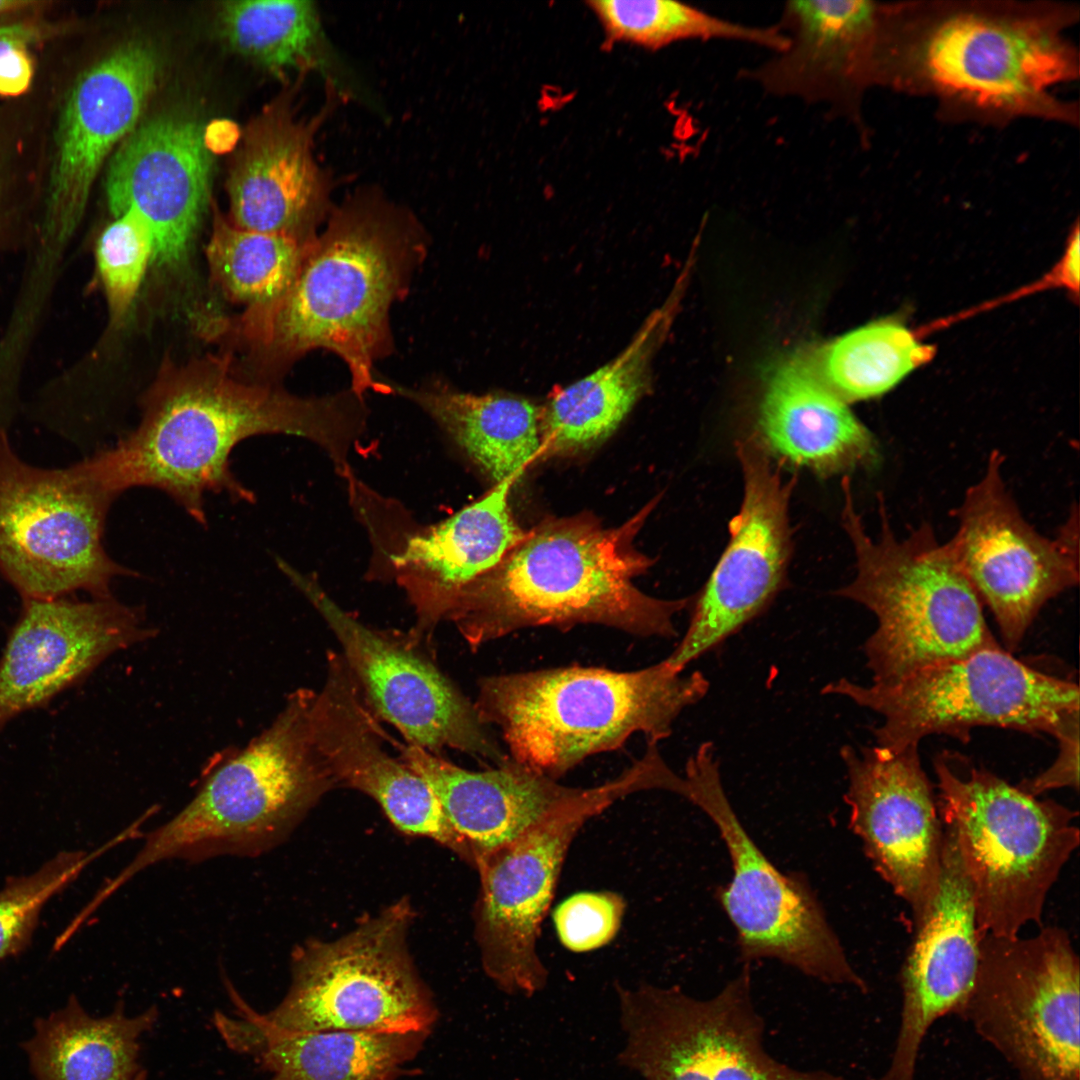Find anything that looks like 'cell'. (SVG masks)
<instances>
[{
	"instance_id": "cell-44",
	"label": "cell",
	"mask_w": 1080,
	"mask_h": 1080,
	"mask_svg": "<svg viewBox=\"0 0 1080 1080\" xmlns=\"http://www.w3.org/2000/svg\"><path fill=\"white\" fill-rule=\"evenodd\" d=\"M29 32L20 26H0V36L17 35L25 37Z\"/></svg>"
},
{
	"instance_id": "cell-24",
	"label": "cell",
	"mask_w": 1080,
	"mask_h": 1080,
	"mask_svg": "<svg viewBox=\"0 0 1080 1080\" xmlns=\"http://www.w3.org/2000/svg\"><path fill=\"white\" fill-rule=\"evenodd\" d=\"M915 926L900 972L902 999L895 1046L888 1068L873 1080H915L928 1031L940 1018L959 1013L975 983L983 937L970 883L954 835L946 826L938 886Z\"/></svg>"
},
{
	"instance_id": "cell-30",
	"label": "cell",
	"mask_w": 1080,
	"mask_h": 1080,
	"mask_svg": "<svg viewBox=\"0 0 1080 1080\" xmlns=\"http://www.w3.org/2000/svg\"><path fill=\"white\" fill-rule=\"evenodd\" d=\"M758 425L767 452L820 476L879 463L873 434L802 357L785 362L769 379Z\"/></svg>"
},
{
	"instance_id": "cell-7",
	"label": "cell",
	"mask_w": 1080,
	"mask_h": 1080,
	"mask_svg": "<svg viewBox=\"0 0 1080 1080\" xmlns=\"http://www.w3.org/2000/svg\"><path fill=\"white\" fill-rule=\"evenodd\" d=\"M934 771L940 817L954 835L982 937L1041 926L1047 896L1079 845L1078 813L956 753L937 755Z\"/></svg>"
},
{
	"instance_id": "cell-11",
	"label": "cell",
	"mask_w": 1080,
	"mask_h": 1080,
	"mask_svg": "<svg viewBox=\"0 0 1080 1080\" xmlns=\"http://www.w3.org/2000/svg\"><path fill=\"white\" fill-rule=\"evenodd\" d=\"M656 783L652 764L640 758L615 778L583 788L575 799L477 862L475 937L483 969L501 991L530 997L547 984L538 938L580 829L616 801L654 790Z\"/></svg>"
},
{
	"instance_id": "cell-42",
	"label": "cell",
	"mask_w": 1080,
	"mask_h": 1080,
	"mask_svg": "<svg viewBox=\"0 0 1080 1080\" xmlns=\"http://www.w3.org/2000/svg\"><path fill=\"white\" fill-rule=\"evenodd\" d=\"M32 77L33 64L24 37L0 36V95L15 97L23 94Z\"/></svg>"
},
{
	"instance_id": "cell-36",
	"label": "cell",
	"mask_w": 1080,
	"mask_h": 1080,
	"mask_svg": "<svg viewBox=\"0 0 1080 1080\" xmlns=\"http://www.w3.org/2000/svg\"><path fill=\"white\" fill-rule=\"evenodd\" d=\"M218 23L233 49L278 76L320 65L325 56L311 1H228Z\"/></svg>"
},
{
	"instance_id": "cell-3",
	"label": "cell",
	"mask_w": 1080,
	"mask_h": 1080,
	"mask_svg": "<svg viewBox=\"0 0 1080 1080\" xmlns=\"http://www.w3.org/2000/svg\"><path fill=\"white\" fill-rule=\"evenodd\" d=\"M654 505L615 528L587 515L543 521L459 591L445 620L472 649L539 626L598 624L641 637L677 636L673 618L692 599L655 598L632 581L652 563L633 539Z\"/></svg>"
},
{
	"instance_id": "cell-40",
	"label": "cell",
	"mask_w": 1080,
	"mask_h": 1080,
	"mask_svg": "<svg viewBox=\"0 0 1080 1080\" xmlns=\"http://www.w3.org/2000/svg\"><path fill=\"white\" fill-rule=\"evenodd\" d=\"M625 907L624 898L612 891H583L567 897L553 911L561 945L583 953L609 944L620 929Z\"/></svg>"
},
{
	"instance_id": "cell-6",
	"label": "cell",
	"mask_w": 1080,
	"mask_h": 1080,
	"mask_svg": "<svg viewBox=\"0 0 1080 1080\" xmlns=\"http://www.w3.org/2000/svg\"><path fill=\"white\" fill-rule=\"evenodd\" d=\"M842 525L856 556V576L836 594L869 609L877 627L864 644L873 683H893L923 667L999 645L983 605L932 528L897 538L879 497L881 531L871 538L842 481Z\"/></svg>"
},
{
	"instance_id": "cell-31",
	"label": "cell",
	"mask_w": 1080,
	"mask_h": 1080,
	"mask_svg": "<svg viewBox=\"0 0 1080 1080\" xmlns=\"http://www.w3.org/2000/svg\"><path fill=\"white\" fill-rule=\"evenodd\" d=\"M382 381L387 394L430 416L494 484L519 477L541 456V408L526 398L463 392L441 379L419 386Z\"/></svg>"
},
{
	"instance_id": "cell-26",
	"label": "cell",
	"mask_w": 1080,
	"mask_h": 1080,
	"mask_svg": "<svg viewBox=\"0 0 1080 1080\" xmlns=\"http://www.w3.org/2000/svg\"><path fill=\"white\" fill-rule=\"evenodd\" d=\"M315 127L296 118L289 95L248 124L227 179L231 223L303 243L317 237L331 209L328 179L313 157Z\"/></svg>"
},
{
	"instance_id": "cell-2",
	"label": "cell",
	"mask_w": 1080,
	"mask_h": 1080,
	"mask_svg": "<svg viewBox=\"0 0 1080 1080\" xmlns=\"http://www.w3.org/2000/svg\"><path fill=\"white\" fill-rule=\"evenodd\" d=\"M427 240L408 211L376 193L331 210L279 300L248 307L241 335L271 363L288 365L322 348L347 365L351 389L384 392L376 361L392 351L389 314L408 292Z\"/></svg>"
},
{
	"instance_id": "cell-9",
	"label": "cell",
	"mask_w": 1080,
	"mask_h": 1080,
	"mask_svg": "<svg viewBox=\"0 0 1080 1080\" xmlns=\"http://www.w3.org/2000/svg\"><path fill=\"white\" fill-rule=\"evenodd\" d=\"M118 496L93 455L64 468L38 467L0 430V574L22 600L77 591L107 598L114 579L136 574L104 547Z\"/></svg>"
},
{
	"instance_id": "cell-20",
	"label": "cell",
	"mask_w": 1080,
	"mask_h": 1080,
	"mask_svg": "<svg viewBox=\"0 0 1080 1080\" xmlns=\"http://www.w3.org/2000/svg\"><path fill=\"white\" fill-rule=\"evenodd\" d=\"M155 633L139 608L113 596L22 600L0 657V732Z\"/></svg>"
},
{
	"instance_id": "cell-23",
	"label": "cell",
	"mask_w": 1080,
	"mask_h": 1080,
	"mask_svg": "<svg viewBox=\"0 0 1080 1080\" xmlns=\"http://www.w3.org/2000/svg\"><path fill=\"white\" fill-rule=\"evenodd\" d=\"M890 9L872 1L785 3L778 25L787 47L745 74L766 92L854 116L882 81Z\"/></svg>"
},
{
	"instance_id": "cell-29",
	"label": "cell",
	"mask_w": 1080,
	"mask_h": 1080,
	"mask_svg": "<svg viewBox=\"0 0 1080 1080\" xmlns=\"http://www.w3.org/2000/svg\"><path fill=\"white\" fill-rule=\"evenodd\" d=\"M397 747L402 760L435 794L463 846L464 860L473 867L583 790L511 758L494 768L470 771L417 746Z\"/></svg>"
},
{
	"instance_id": "cell-1",
	"label": "cell",
	"mask_w": 1080,
	"mask_h": 1080,
	"mask_svg": "<svg viewBox=\"0 0 1080 1080\" xmlns=\"http://www.w3.org/2000/svg\"><path fill=\"white\" fill-rule=\"evenodd\" d=\"M138 426L95 453L111 487L158 489L196 522L206 525L204 497L225 494L255 502L233 474L230 456L243 440L285 434L322 448L337 471L350 474L348 457L366 426L363 397L351 388L301 397L271 384H249L227 359L207 356L182 366L166 363L144 395Z\"/></svg>"
},
{
	"instance_id": "cell-14",
	"label": "cell",
	"mask_w": 1080,
	"mask_h": 1080,
	"mask_svg": "<svg viewBox=\"0 0 1080 1080\" xmlns=\"http://www.w3.org/2000/svg\"><path fill=\"white\" fill-rule=\"evenodd\" d=\"M616 990L624 1035L617 1061L643 1080H850L791 1068L765 1051L748 965L706 1000L652 984Z\"/></svg>"
},
{
	"instance_id": "cell-15",
	"label": "cell",
	"mask_w": 1080,
	"mask_h": 1080,
	"mask_svg": "<svg viewBox=\"0 0 1080 1080\" xmlns=\"http://www.w3.org/2000/svg\"><path fill=\"white\" fill-rule=\"evenodd\" d=\"M684 778L685 799L714 822L730 854L733 877L716 896L736 930L742 959H776L827 984L866 992L807 882L779 871L742 826L712 744H701L688 759Z\"/></svg>"
},
{
	"instance_id": "cell-21",
	"label": "cell",
	"mask_w": 1080,
	"mask_h": 1080,
	"mask_svg": "<svg viewBox=\"0 0 1080 1080\" xmlns=\"http://www.w3.org/2000/svg\"><path fill=\"white\" fill-rule=\"evenodd\" d=\"M212 151L205 127L185 112L139 122L115 149L105 192L114 217L131 211L150 228L153 262L174 267L187 257L210 202Z\"/></svg>"
},
{
	"instance_id": "cell-19",
	"label": "cell",
	"mask_w": 1080,
	"mask_h": 1080,
	"mask_svg": "<svg viewBox=\"0 0 1080 1080\" xmlns=\"http://www.w3.org/2000/svg\"><path fill=\"white\" fill-rule=\"evenodd\" d=\"M840 755L848 775L850 827L916 923L936 892L943 843L938 803L918 746L889 753L875 745H846Z\"/></svg>"
},
{
	"instance_id": "cell-5",
	"label": "cell",
	"mask_w": 1080,
	"mask_h": 1080,
	"mask_svg": "<svg viewBox=\"0 0 1080 1080\" xmlns=\"http://www.w3.org/2000/svg\"><path fill=\"white\" fill-rule=\"evenodd\" d=\"M314 694L307 688L289 694L265 730L210 770L173 817L144 834L116 884L164 861L257 857L280 843L336 785L314 739Z\"/></svg>"
},
{
	"instance_id": "cell-35",
	"label": "cell",
	"mask_w": 1080,
	"mask_h": 1080,
	"mask_svg": "<svg viewBox=\"0 0 1080 1080\" xmlns=\"http://www.w3.org/2000/svg\"><path fill=\"white\" fill-rule=\"evenodd\" d=\"M213 206L206 248L211 276L224 295L248 307L279 300L293 284L310 242L245 230Z\"/></svg>"
},
{
	"instance_id": "cell-25",
	"label": "cell",
	"mask_w": 1080,
	"mask_h": 1080,
	"mask_svg": "<svg viewBox=\"0 0 1080 1080\" xmlns=\"http://www.w3.org/2000/svg\"><path fill=\"white\" fill-rule=\"evenodd\" d=\"M314 739L336 785L373 798L401 832L430 838L464 859V849L426 781L384 746L385 732L339 652L327 653L315 691Z\"/></svg>"
},
{
	"instance_id": "cell-13",
	"label": "cell",
	"mask_w": 1080,
	"mask_h": 1080,
	"mask_svg": "<svg viewBox=\"0 0 1080 1080\" xmlns=\"http://www.w3.org/2000/svg\"><path fill=\"white\" fill-rule=\"evenodd\" d=\"M908 47L906 66L924 87L985 113L1057 112L1048 91L1077 73L1055 25L1005 9L947 10Z\"/></svg>"
},
{
	"instance_id": "cell-43",
	"label": "cell",
	"mask_w": 1080,
	"mask_h": 1080,
	"mask_svg": "<svg viewBox=\"0 0 1080 1080\" xmlns=\"http://www.w3.org/2000/svg\"><path fill=\"white\" fill-rule=\"evenodd\" d=\"M26 246L16 237L4 231L0 225V255L23 251Z\"/></svg>"
},
{
	"instance_id": "cell-33",
	"label": "cell",
	"mask_w": 1080,
	"mask_h": 1080,
	"mask_svg": "<svg viewBox=\"0 0 1080 1080\" xmlns=\"http://www.w3.org/2000/svg\"><path fill=\"white\" fill-rule=\"evenodd\" d=\"M156 1007L127 1016L122 1000L104 1017L88 1014L72 996L65 1007L35 1023L24 1043L36 1080H134L140 1039L158 1019Z\"/></svg>"
},
{
	"instance_id": "cell-16",
	"label": "cell",
	"mask_w": 1080,
	"mask_h": 1080,
	"mask_svg": "<svg viewBox=\"0 0 1080 1080\" xmlns=\"http://www.w3.org/2000/svg\"><path fill=\"white\" fill-rule=\"evenodd\" d=\"M1003 460L1001 452H991L956 511V533L943 544L1012 652L1041 608L1078 584L1079 549L1074 520L1049 539L1024 519L1005 486Z\"/></svg>"
},
{
	"instance_id": "cell-8",
	"label": "cell",
	"mask_w": 1080,
	"mask_h": 1080,
	"mask_svg": "<svg viewBox=\"0 0 1080 1080\" xmlns=\"http://www.w3.org/2000/svg\"><path fill=\"white\" fill-rule=\"evenodd\" d=\"M824 694L846 697L882 717L878 748L897 753L933 734L967 742L991 726L1056 739L1079 725V688L1039 671L1000 645L938 662L888 684L839 679Z\"/></svg>"
},
{
	"instance_id": "cell-37",
	"label": "cell",
	"mask_w": 1080,
	"mask_h": 1080,
	"mask_svg": "<svg viewBox=\"0 0 1080 1080\" xmlns=\"http://www.w3.org/2000/svg\"><path fill=\"white\" fill-rule=\"evenodd\" d=\"M609 40L659 49L685 40H724L780 52L788 45L777 26L737 23L682 2L595 0L588 2Z\"/></svg>"
},
{
	"instance_id": "cell-22",
	"label": "cell",
	"mask_w": 1080,
	"mask_h": 1080,
	"mask_svg": "<svg viewBox=\"0 0 1080 1080\" xmlns=\"http://www.w3.org/2000/svg\"><path fill=\"white\" fill-rule=\"evenodd\" d=\"M158 77L155 52L132 41L74 83L58 125L42 232L57 240L74 232L103 163L140 122Z\"/></svg>"
},
{
	"instance_id": "cell-17",
	"label": "cell",
	"mask_w": 1080,
	"mask_h": 1080,
	"mask_svg": "<svg viewBox=\"0 0 1080 1080\" xmlns=\"http://www.w3.org/2000/svg\"><path fill=\"white\" fill-rule=\"evenodd\" d=\"M280 568L310 600L341 645L340 653L374 714L409 745L439 755L446 748L494 766L509 756L477 710L408 638L372 629L339 607L311 577L287 563Z\"/></svg>"
},
{
	"instance_id": "cell-18",
	"label": "cell",
	"mask_w": 1080,
	"mask_h": 1080,
	"mask_svg": "<svg viewBox=\"0 0 1080 1080\" xmlns=\"http://www.w3.org/2000/svg\"><path fill=\"white\" fill-rule=\"evenodd\" d=\"M737 456L744 480L742 504L729 524L728 545L695 599L685 634L664 659L676 672L740 631L784 588L795 478L784 480L758 440L738 441Z\"/></svg>"
},
{
	"instance_id": "cell-32",
	"label": "cell",
	"mask_w": 1080,
	"mask_h": 1080,
	"mask_svg": "<svg viewBox=\"0 0 1080 1080\" xmlns=\"http://www.w3.org/2000/svg\"><path fill=\"white\" fill-rule=\"evenodd\" d=\"M668 311L654 313L616 358L553 394L541 408V456L586 450L619 427L648 390L651 357Z\"/></svg>"
},
{
	"instance_id": "cell-38",
	"label": "cell",
	"mask_w": 1080,
	"mask_h": 1080,
	"mask_svg": "<svg viewBox=\"0 0 1080 1080\" xmlns=\"http://www.w3.org/2000/svg\"><path fill=\"white\" fill-rule=\"evenodd\" d=\"M118 843L113 839L92 852L62 851L36 871L15 877L0 889V960L31 943L42 909L71 884L98 855Z\"/></svg>"
},
{
	"instance_id": "cell-12",
	"label": "cell",
	"mask_w": 1080,
	"mask_h": 1080,
	"mask_svg": "<svg viewBox=\"0 0 1080 1080\" xmlns=\"http://www.w3.org/2000/svg\"><path fill=\"white\" fill-rule=\"evenodd\" d=\"M1080 965L1066 930L984 935L972 991L958 1016L1019 1080H1080Z\"/></svg>"
},
{
	"instance_id": "cell-39",
	"label": "cell",
	"mask_w": 1080,
	"mask_h": 1080,
	"mask_svg": "<svg viewBox=\"0 0 1080 1080\" xmlns=\"http://www.w3.org/2000/svg\"><path fill=\"white\" fill-rule=\"evenodd\" d=\"M153 258L152 232L131 211L114 217L97 239L96 267L112 328L120 327L126 320Z\"/></svg>"
},
{
	"instance_id": "cell-4",
	"label": "cell",
	"mask_w": 1080,
	"mask_h": 1080,
	"mask_svg": "<svg viewBox=\"0 0 1080 1080\" xmlns=\"http://www.w3.org/2000/svg\"><path fill=\"white\" fill-rule=\"evenodd\" d=\"M708 689L701 672L682 675L664 660L634 671L568 666L484 677L474 706L513 761L558 780L633 734L657 743L669 737Z\"/></svg>"
},
{
	"instance_id": "cell-10",
	"label": "cell",
	"mask_w": 1080,
	"mask_h": 1080,
	"mask_svg": "<svg viewBox=\"0 0 1080 1080\" xmlns=\"http://www.w3.org/2000/svg\"><path fill=\"white\" fill-rule=\"evenodd\" d=\"M412 912L402 899L334 940L298 945L288 991L264 1019L291 1031L431 1033L438 1009L409 952Z\"/></svg>"
},
{
	"instance_id": "cell-41",
	"label": "cell",
	"mask_w": 1080,
	"mask_h": 1080,
	"mask_svg": "<svg viewBox=\"0 0 1080 1080\" xmlns=\"http://www.w3.org/2000/svg\"><path fill=\"white\" fill-rule=\"evenodd\" d=\"M1059 752L1053 763L1033 778L1024 779L1018 788L1038 797L1040 794L1063 787L1079 788V726L1057 739Z\"/></svg>"
},
{
	"instance_id": "cell-28",
	"label": "cell",
	"mask_w": 1080,
	"mask_h": 1080,
	"mask_svg": "<svg viewBox=\"0 0 1080 1080\" xmlns=\"http://www.w3.org/2000/svg\"><path fill=\"white\" fill-rule=\"evenodd\" d=\"M236 1016L216 1012L229 1048L251 1056L269 1080H399L428 1032L291 1031L273 1026L226 982Z\"/></svg>"
},
{
	"instance_id": "cell-34",
	"label": "cell",
	"mask_w": 1080,
	"mask_h": 1080,
	"mask_svg": "<svg viewBox=\"0 0 1080 1080\" xmlns=\"http://www.w3.org/2000/svg\"><path fill=\"white\" fill-rule=\"evenodd\" d=\"M934 354V346L922 343L900 321L886 318L839 337L813 365L820 379L847 402L889 391Z\"/></svg>"
},
{
	"instance_id": "cell-46",
	"label": "cell",
	"mask_w": 1080,
	"mask_h": 1080,
	"mask_svg": "<svg viewBox=\"0 0 1080 1080\" xmlns=\"http://www.w3.org/2000/svg\"><path fill=\"white\" fill-rule=\"evenodd\" d=\"M134 1080H146V1072L142 1070Z\"/></svg>"
},
{
	"instance_id": "cell-27",
	"label": "cell",
	"mask_w": 1080,
	"mask_h": 1080,
	"mask_svg": "<svg viewBox=\"0 0 1080 1080\" xmlns=\"http://www.w3.org/2000/svg\"><path fill=\"white\" fill-rule=\"evenodd\" d=\"M517 479L494 484L478 500L407 537L391 554L397 582L416 613L408 636L412 642L420 644L430 637L459 591L494 568L526 537L509 506Z\"/></svg>"
},
{
	"instance_id": "cell-45",
	"label": "cell",
	"mask_w": 1080,
	"mask_h": 1080,
	"mask_svg": "<svg viewBox=\"0 0 1080 1080\" xmlns=\"http://www.w3.org/2000/svg\"><path fill=\"white\" fill-rule=\"evenodd\" d=\"M27 4H29V2L0 0V12L7 11V10H12V9H18L20 7H23V6L27 5Z\"/></svg>"
}]
</instances>
